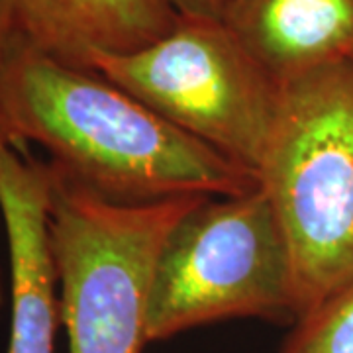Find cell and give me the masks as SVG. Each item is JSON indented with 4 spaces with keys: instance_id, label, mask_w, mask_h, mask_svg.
I'll use <instances>...</instances> for the list:
<instances>
[{
    "instance_id": "3",
    "label": "cell",
    "mask_w": 353,
    "mask_h": 353,
    "mask_svg": "<svg viewBox=\"0 0 353 353\" xmlns=\"http://www.w3.org/2000/svg\"><path fill=\"white\" fill-rule=\"evenodd\" d=\"M232 318L294 324L289 241L259 185L201 196L171 228L153 269L148 341Z\"/></svg>"
},
{
    "instance_id": "8",
    "label": "cell",
    "mask_w": 353,
    "mask_h": 353,
    "mask_svg": "<svg viewBox=\"0 0 353 353\" xmlns=\"http://www.w3.org/2000/svg\"><path fill=\"white\" fill-rule=\"evenodd\" d=\"M220 18L279 83L353 57V0H230Z\"/></svg>"
},
{
    "instance_id": "4",
    "label": "cell",
    "mask_w": 353,
    "mask_h": 353,
    "mask_svg": "<svg viewBox=\"0 0 353 353\" xmlns=\"http://www.w3.org/2000/svg\"><path fill=\"white\" fill-rule=\"evenodd\" d=\"M50 232L69 353H141L153 269L167 234L201 196L116 204L50 163Z\"/></svg>"
},
{
    "instance_id": "6",
    "label": "cell",
    "mask_w": 353,
    "mask_h": 353,
    "mask_svg": "<svg viewBox=\"0 0 353 353\" xmlns=\"http://www.w3.org/2000/svg\"><path fill=\"white\" fill-rule=\"evenodd\" d=\"M48 163L6 143L0 148V214L10 259L8 353H55L61 324L50 232Z\"/></svg>"
},
{
    "instance_id": "10",
    "label": "cell",
    "mask_w": 353,
    "mask_h": 353,
    "mask_svg": "<svg viewBox=\"0 0 353 353\" xmlns=\"http://www.w3.org/2000/svg\"><path fill=\"white\" fill-rule=\"evenodd\" d=\"M20 34H22V28H20L18 16H16L14 2L12 0H0V67Z\"/></svg>"
},
{
    "instance_id": "12",
    "label": "cell",
    "mask_w": 353,
    "mask_h": 353,
    "mask_svg": "<svg viewBox=\"0 0 353 353\" xmlns=\"http://www.w3.org/2000/svg\"><path fill=\"white\" fill-rule=\"evenodd\" d=\"M6 143H10V145H14L12 139H10V136L6 134V130H4V126H2V122H0V148H2V145H6Z\"/></svg>"
},
{
    "instance_id": "11",
    "label": "cell",
    "mask_w": 353,
    "mask_h": 353,
    "mask_svg": "<svg viewBox=\"0 0 353 353\" xmlns=\"http://www.w3.org/2000/svg\"><path fill=\"white\" fill-rule=\"evenodd\" d=\"M176 14L187 16H212L220 18L230 0H167Z\"/></svg>"
},
{
    "instance_id": "1",
    "label": "cell",
    "mask_w": 353,
    "mask_h": 353,
    "mask_svg": "<svg viewBox=\"0 0 353 353\" xmlns=\"http://www.w3.org/2000/svg\"><path fill=\"white\" fill-rule=\"evenodd\" d=\"M0 122L14 148L116 204L241 194L248 169L179 130L97 71L57 61L20 34L0 67Z\"/></svg>"
},
{
    "instance_id": "13",
    "label": "cell",
    "mask_w": 353,
    "mask_h": 353,
    "mask_svg": "<svg viewBox=\"0 0 353 353\" xmlns=\"http://www.w3.org/2000/svg\"><path fill=\"white\" fill-rule=\"evenodd\" d=\"M0 222H2V214H0ZM4 299H6V289H4V277H2V269H0V308L4 304Z\"/></svg>"
},
{
    "instance_id": "5",
    "label": "cell",
    "mask_w": 353,
    "mask_h": 353,
    "mask_svg": "<svg viewBox=\"0 0 353 353\" xmlns=\"http://www.w3.org/2000/svg\"><path fill=\"white\" fill-rule=\"evenodd\" d=\"M92 71L257 179L277 122L281 83L222 18L179 14L152 43L97 55Z\"/></svg>"
},
{
    "instance_id": "9",
    "label": "cell",
    "mask_w": 353,
    "mask_h": 353,
    "mask_svg": "<svg viewBox=\"0 0 353 353\" xmlns=\"http://www.w3.org/2000/svg\"><path fill=\"white\" fill-rule=\"evenodd\" d=\"M279 353H353V281L299 318Z\"/></svg>"
},
{
    "instance_id": "7",
    "label": "cell",
    "mask_w": 353,
    "mask_h": 353,
    "mask_svg": "<svg viewBox=\"0 0 353 353\" xmlns=\"http://www.w3.org/2000/svg\"><path fill=\"white\" fill-rule=\"evenodd\" d=\"M22 34L57 61L92 71L101 53H128L165 36L167 0H12Z\"/></svg>"
},
{
    "instance_id": "2",
    "label": "cell",
    "mask_w": 353,
    "mask_h": 353,
    "mask_svg": "<svg viewBox=\"0 0 353 353\" xmlns=\"http://www.w3.org/2000/svg\"><path fill=\"white\" fill-rule=\"evenodd\" d=\"M257 185L289 241L296 322L353 281V59L281 83Z\"/></svg>"
},
{
    "instance_id": "14",
    "label": "cell",
    "mask_w": 353,
    "mask_h": 353,
    "mask_svg": "<svg viewBox=\"0 0 353 353\" xmlns=\"http://www.w3.org/2000/svg\"><path fill=\"white\" fill-rule=\"evenodd\" d=\"M352 59H353V57H352Z\"/></svg>"
}]
</instances>
